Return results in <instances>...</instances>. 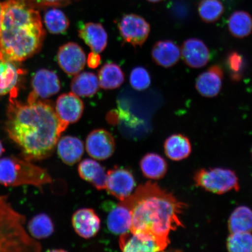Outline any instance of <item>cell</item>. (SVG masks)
Listing matches in <instances>:
<instances>
[{
	"instance_id": "obj_15",
	"label": "cell",
	"mask_w": 252,
	"mask_h": 252,
	"mask_svg": "<svg viewBox=\"0 0 252 252\" xmlns=\"http://www.w3.org/2000/svg\"><path fill=\"white\" fill-rule=\"evenodd\" d=\"M84 103L72 93L61 94L57 100L55 110L60 119L66 124H74L80 120L84 112Z\"/></svg>"
},
{
	"instance_id": "obj_4",
	"label": "cell",
	"mask_w": 252,
	"mask_h": 252,
	"mask_svg": "<svg viewBox=\"0 0 252 252\" xmlns=\"http://www.w3.org/2000/svg\"><path fill=\"white\" fill-rule=\"evenodd\" d=\"M26 219L7 199L0 194V252H37L39 242L25 228Z\"/></svg>"
},
{
	"instance_id": "obj_22",
	"label": "cell",
	"mask_w": 252,
	"mask_h": 252,
	"mask_svg": "<svg viewBox=\"0 0 252 252\" xmlns=\"http://www.w3.org/2000/svg\"><path fill=\"white\" fill-rule=\"evenodd\" d=\"M164 151L166 157L174 161L187 158L191 152L190 140L184 135H171L165 142Z\"/></svg>"
},
{
	"instance_id": "obj_14",
	"label": "cell",
	"mask_w": 252,
	"mask_h": 252,
	"mask_svg": "<svg viewBox=\"0 0 252 252\" xmlns=\"http://www.w3.org/2000/svg\"><path fill=\"white\" fill-rule=\"evenodd\" d=\"M223 78V72L220 65L211 66L197 77L195 86L197 92L208 98L216 97L221 91Z\"/></svg>"
},
{
	"instance_id": "obj_30",
	"label": "cell",
	"mask_w": 252,
	"mask_h": 252,
	"mask_svg": "<svg viewBox=\"0 0 252 252\" xmlns=\"http://www.w3.org/2000/svg\"><path fill=\"white\" fill-rule=\"evenodd\" d=\"M44 22L47 30L53 34H62L67 31L70 25L67 16L61 9L52 8L44 15Z\"/></svg>"
},
{
	"instance_id": "obj_8",
	"label": "cell",
	"mask_w": 252,
	"mask_h": 252,
	"mask_svg": "<svg viewBox=\"0 0 252 252\" xmlns=\"http://www.w3.org/2000/svg\"><path fill=\"white\" fill-rule=\"evenodd\" d=\"M32 91L28 96V102L48 98L58 94L61 89V82L54 71L41 69L33 75L32 80Z\"/></svg>"
},
{
	"instance_id": "obj_36",
	"label": "cell",
	"mask_w": 252,
	"mask_h": 252,
	"mask_svg": "<svg viewBox=\"0 0 252 252\" xmlns=\"http://www.w3.org/2000/svg\"><path fill=\"white\" fill-rule=\"evenodd\" d=\"M34 5L36 7L38 6L43 7H57V6H61L63 4V0H33Z\"/></svg>"
},
{
	"instance_id": "obj_24",
	"label": "cell",
	"mask_w": 252,
	"mask_h": 252,
	"mask_svg": "<svg viewBox=\"0 0 252 252\" xmlns=\"http://www.w3.org/2000/svg\"><path fill=\"white\" fill-rule=\"evenodd\" d=\"M140 167L145 177L154 180L164 177L168 170L166 160L156 153H149L144 156L141 160Z\"/></svg>"
},
{
	"instance_id": "obj_29",
	"label": "cell",
	"mask_w": 252,
	"mask_h": 252,
	"mask_svg": "<svg viewBox=\"0 0 252 252\" xmlns=\"http://www.w3.org/2000/svg\"><path fill=\"white\" fill-rule=\"evenodd\" d=\"M53 232L54 225L52 220L45 214H37L28 222V234L35 240L48 238Z\"/></svg>"
},
{
	"instance_id": "obj_12",
	"label": "cell",
	"mask_w": 252,
	"mask_h": 252,
	"mask_svg": "<svg viewBox=\"0 0 252 252\" xmlns=\"http://www.w3.org/2000/svg\"><path fill=\"white\" fill-rule=\"evenodd\" d=\"M86 146L89 156L97 160L109 158L115 150L114 138L104 129H97L91 132L87 138Z\"/></svg>"
},
{
	"instance_id": "obj_37",
	"label": "cell",
	"mask_w": 252,
	"mask_h": 252,
	"mask_svg": "<svg viewBox=\"0 0 252 252\" xmlns=\"http://www.w3.org/2000/svg\"><path fill=\"white\" fill-rule=\"evenodd\" d=\"M4 147H3V145L1 143V141H0V157H1L2 153L4 152Z\"/></svg>"
},
{
	"instance_id": "obj_31",
	"label": "cell",
	"mask_w": 252,
	"mask_h": 252,
	"mask_svg": "<svg viewBox=\"0 0 252 252\" xmlns=\"http://www.w3.org/2000/svg\"><path fill=\"white\" fill-rule=\"evenodd\" d=\"M224 7L220 0H201L198 4V14L204 23H214L221 17Z\"/></svg>"
},
{
	"instance_id": "obj_26",
	"label": "cell",
	"mask_w": 252,
	"mask_h": 252,
	"mask_svg": "<svg viewBox=\"0 0 252 252\" xmlns=\"http://www.w3.org/2000/svg\"><path fill=\"white\" fill-rule=\"evenodd\" d=\"M228 27L232 36L244 39L252 33V17L248 12L237 11L230 15Z\"/></svg>"
},
{
	"instance_id": "obj_35",
	"label": "cell",
	"mask_w": 252,
	"mask_h": 252,
	"mask_svg": "<svg viewBox=\"0 0 252 252\" xmlns=\"http://www.w3.org/2000/svg\"><path fill=\"white\" fill-rule=\"evenodd\" d=\"M87 63L88 67L91 68H96L100 64V57L97 53L91 52L88 56Z\"/></svg>"
},
{
	"instance_id": "obj_19",
	"label": "cell",
	"mask_w": 252,
	"mask_h": 252,
	"mask_svg": "<svg viewBox=\"0 0 252 252\" xmlns=\"http://www.w3.org/2000/svg\"><path fill=\"white\" fill-rule=\"evenodd\" d=\"M57 146L59 157L65 164L68 165L78 162L84 154L83 142L71 135L60 138Z\"/></svg>"
},
{
	"instance_id": "obj_16",
	"label": "cell",
	"mask_w": 252,
	"mask_h": 252,
	"mask_svg": "<svg viewBox=\"0 0 252 252\" xmlns=\"http://www.w3.org/2000/svg\"><path fill=\"white\" fill-rule=\"evenodd\" d=\"M72 223L77 234L85 239L94 237L100 227L99 217L91 209H82L75 212L72 216Z\"/></svg>"
},
{
	"instance_id": "obj_38",
	"label": "cell",
	"mask_w": 252,
	"mask_h": 252,
	"mask_svg": "<svg viewBox=\"0 0 252 252\" xmlns=\"http://www.w3.org/2000/svg\"><path fill=\"white\" fill-rule=\"evenodd\" d=\"M1 11H2V3L0 2V24H1Z\"/></svg>"
},
{
	"instance_id": "obj_20",
	"label": "cell",
	"mask_w": 252,
	"mask_h": 252,
	"mask_svg": "<svg viewBox=\"0 0 252 252\" xmlns=\"http://www.w3.org/2000/svg\"><path fill=\"white\" fill-rule=\"evenodd\" d=\"M78 171L82 179L90 183L97 190L105 189L107 173L103 167L95 160H83L79 164Z\"/></svg>"
},
{
	"instance_id": "obj_32",
	"label": "cell",
	"mask_w": 252,
	"mask_h": 252,
	"mask_svg": "<svg viewBox=\"0 0 252 252\" xmlns=\"http://www.w3.org/2000/svg\"><path fill=\"white\" fill-rule=\"evenodd\" d=\"M226 248L232 252H252L251 232H236L230 234L226 242Z\"/></svg>"
},
{
	"instance_id": "obj_34",
	"label": "cell",
	"mask_w": 252,
	"mask_h": 252,
	"mask_svg": "<svg viewBox=\"0 0 252 252\" xmlns=\"http://www.w3.org/2000/svg\"><path fill=\"white\" fill-rule=\"evenodd\" d=\"M130 82L134 90L139 91L146 90L151 85L149 72L143 67H135L131 72Z\"/></svg>"
},
{
	"instance_id": "obj_5",
	"label": "cell",
	"mask_w": 252,
	"mask_h": 252,
	"mask_svg": "<svg viewBox=\"0 0 252 252\" xmlns=\"http://www.w3.org/2000/svg\"><path fill=\"white\" fill-rule=\"evenodd\" d=\"M52 183L47 170L15 156L0 159V184L7 187L33 186L42 189Z\"/></svg>"
},
{
	"instance_id": "obj_27",
	"label": "cell",
	"mask_w": 252,
	"mask_h": 252,
	"mask_svg": "<svg viewBox=\"0 0 252 252\" xmlns=\"http://www.w3.org/2000/svg\"><path fill=\"white\" fill-rule=\"evenodd\" d=\"M99 87L104 90H114L121 86L125 74L121 67L113 63H106L98 72Z\"/></svg>"
},
{
	"instance_id": "obj_21",
	"label": "cell",
	"mask_w": 252,
	"mask_h": 252,
	"mask_svg": "<svg viewBox=\"0 0 252 252\" xmlns=\"http://www.w3.org/2000/svg\"><path fill=\"white\" fill-rule=\"evenodd\" d=\"M131 223V210L122 203L110 210L107 219L108 229L116 235H122L130 231Z\"/></svg>"
},
{
	"instance_id": "obj_2",
	"label": "cell",
	"mask_w": 252,
	"mask_h": 252,
	"mask_svg": "<svg viewBox=\"0 0 252 252\" xmlns=\"http://www.w3.org/2000/svg\"><path fill=\"white\" fill-rule=\"evenodd\" d=\"M121 203L131 210L130 231L152 236L166 247L170 232L184 226L181 215L187 204L156 183L140 186Z\"/></svg>"
},
{
	"instance_id": "obj_1",
	"label": "cell",
	"mask_w": 252,
	"mask_h": 252,
	"mask_svg": "<svg viewBox=\"0 0 252 252\" xmlns=\"http://www.w3.org/2000/svg\"><path fill=\"white\" fill-rule=\"evenodd\" d=\"M12 94L5 130L17 144L22 158L39 161L51 156L68 125L59 118L51 103L37 100L23 104Z\"/></svg>"
},
{
	"instance_id": "obj_13",
	"label": "cell",
	"mask_w": 252,
	"mask_h": 252,
	"mask_svg": "<svg viewBox=\"0 0 252 252\" xmlns=\"http://www.w3.org/2000/svg\"><path fill=\"white\" fill-rule=\"evenodd\" d=\"M181 52L185 64L193 68L204 67L211 58L209 47L203 40L198 38L186 40L183 43Z\"/></svg>"
},
{
	"instance_id": "obj_25",
	"label": "cell",
	"mask_w": 252,
	"mask_h": 252,
	"mask_svg": "<svg viewBox=\"0 0 252 252\" xmlns=\"http://www.w3.org/2000/svg\"><path fill=\"white\" fill-rule=\"evenodd\" d=\"M20 70L14 62L0 61V96L17 93V86Z\"/></svg>"
},
{
	"instance_id": "obj_33",
	"label": "cell",
	"mask_w": 252,
	"mask_h": 252,
	"mask_svg": "<svg viewBox=\"0 0 252 252\" xmlns=\"http://www.w3.org/2000/svg\"><path fill=\"white\" fill-rule=\"evenodd\" d=\"M226 64L232 80L234 81L241 80L245 67L244 57L237 52H230L226 58Z\"/></svg>"
},
{
	"instance_id": "obj_23",
	"label": "cell",
	"mask_w": 252,
	"mask_h": 252,
	"mask_svg": "<svg viewBox=\"0 0 252 252\" xmlns=\"http://www.w3.org/2000/svg\"><path fill=\"white\" fill-rule=\"evenodd\" d=\"M99 87L98 78L91 72H83L75 75L71 83L72 93L78 96H93L98 91Z\"/></svg>"
},
{
	"instance_id": "obj_3",
	"label": "cell",
	"mask_w": 252,
	"mask_h": 252,
	"mask_svg": "<svg viewBox=\"0 0 252 252\" xmlns=\"http://www.w3.org/2000/svg\"><path fill=\"white\" fill-rule=\"evenodd\" d=\"M32 0H5L0 24V61H25L39 51L45 36Z\"/></svg>"
},
{
	"instance_id": "obj_39",
	"label": "cell",
	"mask_w": 252,
	"mask_h": 252,
	"mask_svg": "<svg viewBox=\"0 0 252 252\" xmlns=\"http://www.w3.org/2000/svg\"><path fill=\"white\" fill-rule=\"evenodd\" d=\"M148 1L151 2H159L163 1V0H148Z\"/></svg>"
},
{
	"instance_id": "obj_40",
	"label": "cell",
	"mask_w": 252,
	"mask_h": 252,
	"mask_svg": "<svg viewBox=\"0 0 252 252\" xmlns=\"http://www.w3.org/2000/svg\"></svg>"
},
{
	"instance_id": "obj_7",
	"label": "cell",
	"mask_w": 252,
	"mask_h": 252,
	"mask_svg": "<svg viewBox=\"0 0 252 252\" xmlns=\"http://www.w3.org/2000/svg\"><path fill=\"white\" fill-rule=\"evenodd\" d=\"M119 30L126 42L134 47L143 45L149 37L150 25L139 15L127 14L122 17L118 24Z\"/></svg>"
},
{
	"instance_id": "obj_18",
	"label": "cell",
	"mask_w": 252,
	"mask_h": 252,
	"mask_svg": "<svg viewBox=\"0 0 252 252\" xmlns=\"http://www.w3.org/2000/svg\"><path fill=\"white\" fill-rule=\"evenodd\" d=\"M78 34L92 52L97 54L102 52L108 44V34L99 23L84 24L78 31Z\"/></svg>"
},
{
	"instance_id": "obj_17",
	"label": "cell",
	"mask_w": 252,
	"mask_h": 252,
	"mask_svg": "<svg viewBox=\"0 0 252 252\" xmlns=\"http://www.w3.org/2000/svg\"><path fill=\"white\" fill-rule=\"evenodd\" d=\"M151 56L157 65L170 68L177 64L180 60L181 49L171 40H160L154 45Z\"/></svg>"
},
{
	"instance_id": "obj_6",
	"label": "cell",
	"mask_w": 252,
	"mask_h": 252,
	"mask_svg": "<svg viewBox=\"0 0 252 252\" xmlns=\"http://www.w3.org/2000/svg\"><path fill=\"white\" fill-rule=\"evenodd\" d=\"M195 184L207 191L222 194L240 189L236 173L232 170L221 168L201 169L194 176Z\"/></svg>"
},
{
	"instance_id": "obj_11",
	"label": "cell",
	"mask_w": 252,
	"mask_h": 252,
	"mask_svg": "<svg viewBox=\"0 0 252 252\" xmlns=\"http://www.w3.org/2000/svg\"><path fill=\"white\" fill-rule=\"evenodd\" d=\"M119 246L123 252H154L165 250V245L152 236L129 231L121 235Z\"/></svg>"
},
{
	"instance_id": "obj_9",
	"label": "cell",
	"mask_w": 252,
	"mask_h": 252,
	"mask_svg": "<svg viewBox=\"0 0 252 252\" xmlns=\"http://www.w3.org/2000/svg\"><path fill=\"white\" fill-rule=\"evenodd\" d=\"M57 61L63 71L69 76L76 75L83 70L87 58L83 49L73 42H68L60 47Z\"/></svg>"
},
{
	"instance_id": "obj_28",
	"label": "cell",
	"mask_w": 252,
	"mask_h": 252,
	"mask_svg": "<svg viewBox=\"0 0 252 252\" xmlns=\"http://www.w3.org/2000/svg\"><path fill=\"white\" fill-rule=\"evenodd\" d=\"M228 229L231 234L252 231V210L248 207L239 206L230 216Z\"/></svg>"
},
{
	"instance_id": "obj_10",
	"label": "cell",
	"mask_w": 252,
	"mask_h": 252,
	"mask_svg": "<svg viewBox=\"0 0 252 252\" xmlns=\"http://www.w3.org/2000/svg\"><path fill=\"white\" fill-rule=\"evenodd\" d=\"M135 186L134 176L127 169L116 167L107 172L105 189L120 201L130 196Z\"/></svg>"
}]
</instances>
